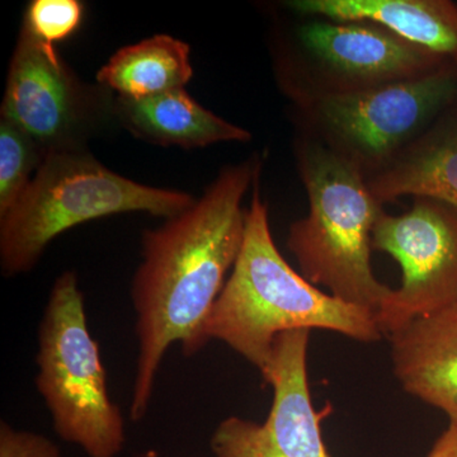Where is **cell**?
Wrapping results in <instances>:
<instances>
[{
	"mask_svg": "<svg viewBox=\"0 0 457 457\" xmlns=\"http://www.w3.org/2000/svg\"><path fill=\"white\" fill-rule=\"evenodd\" d=\"M260 156L222 168L189 209L144 231L143 260L131 285L137 321L132 422L146 416L165 353L176 343L197 353L198 336L245 239L243 201L260 180Z\"/></svg>",
	"mask_w": 457,
	"mask_h": 457,
	"instance_id": "obj_1",
	"label": "cell"
},
{
	"mask_svg": "<svg viewBox=\"0 0 457 457\" xmlns=\"http://www.w3.org/2000/svg\"><path fill=\"white\" fill-rule=\"evenodd\" d=\"M260 182V180H258ZM258 182L246 210L236 264L198 336V352L220 341L263 372L276 338L291 330L321 329L361 343L383 337L375 312L324 293L279 253Z\"/></svg>",
	"mask_w": 457,
	"mask_h": 457,
	"instance_id": "obj_2",
	"label": "cell"
},
{
	"mask_svg": "<svg viewBox=\"0 0 457 457\" xmlns=\"http://www.w3.org/2000/svg\"><path fill=\"white\" fill-rule=\"evenodd\" d=\"M295 156L309 201L308 215L287 236L300 273L337 299L376 314L392 291L371 266L372 233L383 204L354 165L318 141L297 135Z\"/></svg>",
	"mask_w": 457,
	"mask_h": 457,
	"instance_id": "obj_3",
	"label": "cell"
},
{
	"mask_svg": "<svg viewBox=\"0 0 457 457\" xmlns=\"http://www.w3.org/2000/svg\"><path fill=\"white\" fill-rule=\"evenodd\" d=\"M195 203L186 192L114 173L86 149L50 153L20 200L0 216V269L7 278L29 272L55 237L84 222L128 212L168 220Z\"/></svg>",
	"mask_w": 457,
	"mask_h": 457,
	"instance_id": "obj_4",
	"label": "cell"
},
{
	"mask_svg": "<svg viewBox=\"0 0 457 457\" xmlns=\"http://www.w3.org/2000/svg\"><path fill=\"white\" fill-rule=\"evenodd\" d=\"M36 365V387L56 435L88 457H119L126 444L125 420L111 399L74 270L62 272L51 288L38 324Z\"/></svg>",
	"mask_w": 457,
	"mask_h": 457,
	"instance_id": "obj_5",
	"label": "cell"
},
{
	"mask_svg": "<svg viewBox=\"0 0 457 457\" xmlns=\"http://www.w3.org/2000/svg\"><path fill=\"white\" fill-rule=\"evenodd\" d=\"M297 17L273 45L276 78L293 104L420 79L455 64L372 23Z\"/></svg>",
	"mask_w": 457,
	"mask_h": 457,
	"instance_id": "obj_6",
	"label": "cell"
},
{
	"mask_svg": "<svg viewBox=\"0 0 457 457\" xmlns=\"http://www.w3.org/2000/svg\"><path fill=\"white\" fill-rule=\"evenodd\" d=\"M457 107V64L357 95L293 104L302 137L318 141L368 179Z\"/></svg>",
	"mask_w": 457,
	"mask_h": 457,
	"instance_id": "obj_7",
	"label": "cell"
},
{
	"mask_svg": "<svg viewBox=\"0 0 457 457\" xmlns=\"http://www.w3.org/2000/svg\"><path fill=\"white\" fill-rule=\"evenodd\" d=\"M372 249L392 255L402 282L376 312L383 335L457 303V210L431 198H414L402 215L383 212Z\"/></svg>",
	"mask_w": 457,
	"mask_h": 457,
	"instance_id": "obj_8",
	"label": "cell"
},
{
	"mask_svg": "<svg viewBox=\"0 0 457 457\" xmlns=\"http://www.w3.org/2000/svg\"><path fill=\"white\" fill-rule=\"evenodd\" d=\"M113 111L104 90L87 86L62 62L55 46L21 29L9 65L2 119L16 125L45 155L82 150L101 117Z\"/></svg>",
	"mask_w": 457,
	"mask_h": 457,
	"instance_id": "obj_9",
	"label": "cell"
},
{
	"mask_svg": "<svg viewBox=\"0 0 457 457\" xmlns=\"http://www.w3.org/2000/svg\"><path fill=\"white\" fill-rule=\"evenodd\" d=\"M311 330L276 338L262 378L273 389L272 407L262 423L237 416L216 427L210 447L215 457H329L321 432L324 417L312 404L308 378Z\"/></svg>",
	"mask_w": 457,
	"mask_h": 457,
	"instance_id": "obj_10",
	"label": "cell"
},
{
	"mask_svg": "<svg viewBox=\"0 0 457 457\" xmlns=\"http://www.w3.org/2000/svg\"><path fill=\"white\" fill-rule=\"evenodd\" d=\"M389 338L394 375L403 389L457 425V303Z\"/></svg>",
	"mask_w": 457,
	"mask_h": 457,
	"instance_id": "obj_11",
	"label": "cell"
},
{
	"mask_svg": "<svg viewBox=\"0 0 457 457\" xmlns=\"http://www.w3.org/2000/svg\"><path fill=\"white\" fill-rule=\"evenodd\" d=\"M296 16L366 22L457 64V5L450 0H291Z\"/></svg>",
	"mask_w": 457,
	"mask_h": 457,
	"instance_id": "obj_12",
	"label": "cell"
},
{
	"mask_svg": "<svg viewBox=\"0 0 457 457\" xmlns=\"http://www.w3.org/2000/svg\"><path fill=\"white\" fill-rule=\"evenodd\" d=\"M378 204L413 196L440 201L457 210V107L369 177Z\"/></svg>",
	"mask_w": 457,
	"mask_h": 457,
	"instance_id": "obj_13",
	"label": "cell"
},
{
	"mask_svg": "<svg viewBox=\"0 0 457 457\" xmlns=\"http://www.w3.org/2000/svg\"><path fill=\"white\" fill-rule=\"evenodd\" d=\"M113 113L132 135L162 146L196 149L252 140L251 132L207 110L186 89L137 101L114 97Z\"/></svg>",
	"mask_w": 457,
	"mask_h": 457,
	"instance_id": "obj_14",
	"label": "cell"
},
{
	"mask_svg": "<svg viewBox=\"0 0 457 457\" xmlns=\"http://www.w3.org/2000/svg\"><path fill=\"white\" fill-rule=\"evenodd\" d=\"M194 75L191 47L170 35L129 45L99 69L97 80L114 97L145 99L185 89Z\"/></svg>",
	"mask_w": 457,
	"mask_h": 457,
	"instance_id": "obj_15",
	"label": "cell"
},
{
	"mask_svg": "<svg viewBox=\"0 0 457 457\" xmlns=\"http://www.w3.org/2000/svg\"><path fill=\"white\" fill-rule=\"evenodd\" d=\"M45 158L25 131L0 117V216L20 200Z\"/></svg>",
	"mask_w": 457,
	"mask_h": 457,
	"instance_id": "obj_16",
	"label": "cell"
},
{
	"mask_svg": "<svg viewBox=\"0 0 457 457\" xmlns=\"http://www.w3.org/2000/svg\"><path fill=\"white\" fill-rule=\"evenodd\" d=\"M83 16L84 7L78 0H33L23 27L38 41L55 46L78 31Z\"/></svg>",
	"mask_w": 457,
	"mask_h": 457,
	"instance_id": "obj_17",
	"label": "cell"
},
{
	"mask_svg": "<svg viewBox=\"0 0 457 457\" xmlns=\"http://www.w3.org/2000/svg\"><path fill=\"white\" fill-rule=\"evenodd\" d=\"M0 457H62L55 442L41 433L0 423Z\"/></svg>",
	"mask_w": 457,
	"mask_h": 457,
	"instance_id": "obj_18",
	"label": "cell"
},
{
	"mask_svg": "<svg viewBox=\"0 0 457 457\" xmlns=\"http://www.w3.org/2000/svg\"><path fill=\"white\" fill-rule=\"evenodd\" d=\"M426 457H457V425L450 423Z\"/></svg>",
	"mask_w": 457,
	"mask_h": 457,
	"instance_id": "obj_19",
	"label": "cell"
}]
</instances>
